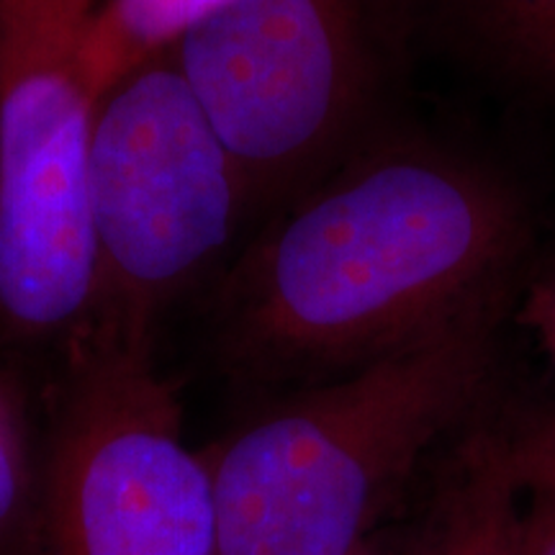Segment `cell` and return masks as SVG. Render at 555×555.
<instances>
[{"instance_id": "cell-1", "label": "cell", "mask_w": 555, "mask_h": 555, "mask_svg": "<svg viewBox=\"0 0 555 555\" xmlns=\"http://www.w3.org/2000/svg\"><path fill=\"white\" fill-rule=\"evenodd\" d=\"M522 214L486 172L391 150L317 180L247 249L219 298V347L249 384L356 371L506 294Z\"/></svg>"}, {"instance_id": "cell-2", "label": "cell", "mask_w": 555, "mask_h": 555, "mask_svg": "<svg viewBox=\"0 0 555 555\" xmlns=\"http://www.w3.org/2000/svg\"><path fill=\"white\" fill-rule=\"evenodd\" d=\"M502 298L356 371L281 391L204 448L217 555H356L474 420L496 367Z\"/></svg>"}, {"instance_id": "cell-3", "label": "cell", "mask_w": 555, "mask_h": 555, "mask_svg": "<svg viewBox=\"0 0 555 555\" xmlns=\"http://www.w3.org/2000/svg\"><path fill=\"white\" fill-rule=\"evenodd\" d=\"M247 208L168 52L129 69L95 103L90 129L93 291L78 345L155 347L165 309L219 260Z\"/></svg>"}, {"instance_id": "cell-4", "label": "cell", "mask_w": 555, "mask_h": 555, "mask_svg": "<svg viewBox=\"0 0 555 555\" xmlns=\"http://www.w3.org/2000/svg\"><path fill=\"white\" fill-rule=\"evenodd\" d=\"M101 0H0V330L80 343L93 291L82 50Z\"/></svg>"}, {"instance_id": "cell-5", "label": "cell", "mask_w": 555, "mask_h": 555, "mask_svg": "<svg viewBox=\"0 0 555 555\" xmlns=\"http://www.w3.org/2000/svg\"><path fill=\"white\" fill-rule=\"evenodd\" d=\"M41 453L50 555H217L204 448L155 347H73Z\"/></svg>"}, {"instance_id": "cell-6", "label": "cell", "mask_w": 555, "mask_h": 555, "mask_svg": "<svg viewBox=\"0 0 555 555\" xmlns=\"http://www.w3.org/2000/svg\"><path fill=\"white\" fill-rule=\"evenodd\" d=\"M249 206L311 189L371 88L358 0H229L165 47Z\"/></svg>"}, {"instance_id": "cell-7", "label": "cell", "mask_w": 555, "mask_h": 555, "mask_svg": "<svg viewBox=\"0 0 555 555\" xmlns=\"http://www.w3.org/2000/svg\"><path fill=\"white\" fill-rule=\"evenodd\" d=\"M429 506L416 555H519L525 486L512 433L476 427L457 437Z\"/></svg>"}, {"instance_id": "cell-8", "label": "cell", "mask_w": 555, "mask_h": 555, "mask_svg": "<svg viewBox=\"0 0 555 555\" xmlns=\"http://www.w3.org/2000/svg\"><path fill=\"white\" fill-rule=\"evenodd\" d=\"M229 0H101L82 62L95 103L129 69L165 50L193 21Z\"/></svg>"}, {"instance_id": "cell-9", "label": "cell", "mask_w": 555, "mask_h": 555, "mask_svg": "<svg viewBox=\"0 0 555 555\" xmlns=\"http://www.w3.org/2000/svg\"><path fill=\"white\" fill-rule=\"evenodd\" d=\"M0 555H50L44 453L34 446L24 401L0 373Z\"/></svg>"}, {"instance_id": "cell-10", "label": "cell", "mask_w": 555, "mask_h": 555, "mask_svg": "<svg viewBox=\"0 0 555 555\" xmlns=\"http://www.w3.org/2000/svg\"><path fill=\"white\" fill-rule=\"evenodd\" d=\"M470 18L502 57L555 86V0H466Z\"/></svg>"}, {"instance_id": "cell-11", "label": "cell", "mask_w": 555, "mask_h": 555, "mask_svg": "<svg viewBox=\"0 0 555 555\" xmlns=\"http://www.w3.org/2000/svg\"><path fill=\"white\" fill-rule=\"evenodd\" d=\"M512 453L519 481L527 491L538 489L555 494V414L512 433Z\"/></svg>"}, {"instance_id": "cell-12", "label": "cell", "mask_w": 555, "mask_h": 555, "mask_svg": "<svg viewBox=\"0 0 555 555\" xmlns=\"http://www.w3.org/2000/svg\"><path fill=\"white\" fill-rule=\"evenodd\" d=\"M519 555H555V494L553 491L525 489Z\"/></svg>"}, {"instance_id": "cell-13", "label": "cell", "mask_w": 555, "mask_h": 555, "mask_svg": "<svg viewBox=\"0 0 555 555\" xmlns=\"http://www.w3.org/2000/svg\"><path fill=\"white\" fill-rule=\"evenodd\" d=\"M530 317H532V324L538 327L540 337H543L547 352H551V358L555 363V270H553V275L547 278L545 286L538 291V296L532 298Z\"/></svg>"}, {"instance_id": "cell-14", "label": "cell", "mask_w": 555, "mask_h": 555, "mask_svg": "<svg viewBox=\"0 0 555 555\" xmlns=\"http://www.w3.org/2000/svg\"><path fill=\"white\" fill-rule=\"evenodd\" d=\"M356 555H416V540H401L399 535H391V532L384 530L376 535L365 547H360Z\"/></svg>"}]
</instances>
